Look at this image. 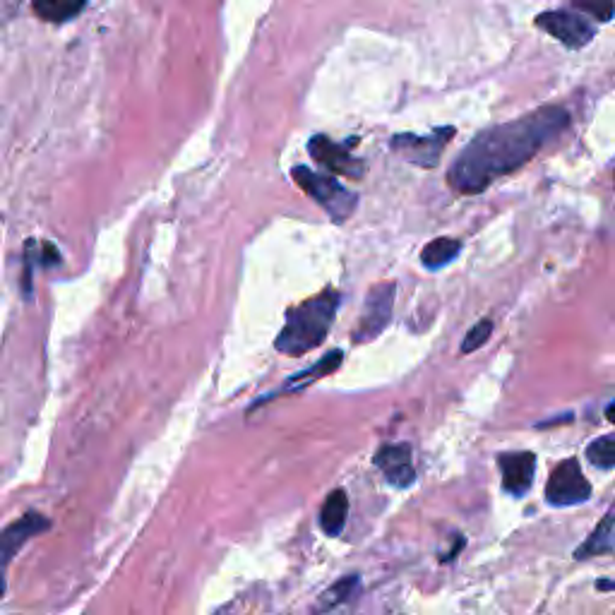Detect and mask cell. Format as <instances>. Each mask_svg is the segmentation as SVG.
I'll list each match as a JSON object with an SVG mask.
<instances>
[{"label": "cell", "instance_id": "obj_1", "mask_svg": "<svg viewBox=\"0 0 615 615\" xmlns=\"http://www.w3.org/2000/svg\"><path fill=\"white\" fill-rule=\"evenodd\" d=\"M567 125H570V113L565 109L543 106L529 116L479 133L450 166L447 173L450 185L464 195L483 193L498 176L527 164L534 154H539V149L563 133Z\"/></svg>", "mask_w": 615, "mask_h": 615}, {"label": "cell", "instance_id": "obj_2", "mask_svg": "<svg viewBox=\"0 0 615 615\" xmlns=\"http://www.w3.org/2000/svg\"><path fill=\"white\" fill-rule=\"evenodd\" d=\"M339 303H342L339 291L325 289L322 294L303 301L301 306L286 310V325L274 342L277 351L286 356H303L318 349L332 330Z\"/></svg>", "mask_w": 615, "mask_h": 615}, {"label": "cell", "instance_id": "obj_3", "mask_svg": "<svg viewBox=\"0 0 615 615\" xmlns=\"http://www.w3.org/2000/svg\"><path fill=\"white\" fill-rule=\"evenodd\" d=\"M294 181L301 185L303 193L313 197L322 210L330 214L334 224L346 222L356 212L358 197L351 190H346L330 173H315L306 166H296Z\"/></svg>", "mask_w": 615, "mask_h": 615}, {"label": "cell", "instance_id": "obj_4", "mask_svg": "<svg viewBox=\"0 0 615 615\" xmlns=\"http://www.w3.org/2000/svg\"><path fill=\"white\" fill-rule=\"evenodd\" d=\"M591 498V483L582 474L575 457L565 459L551 471L546 483V503L551 507H575Z\"/></svg>", "mask_w": 615, "mask_h": 615}, {"label": "cell", "instance_id": "obj_5", "mask_svg": "<svg viewBox=\"0 0 615 615\" xmlns=\"http://www.w3.org/2000/svg\"><path fill=\"white\" fill-rule=\"evenodd\" d=\"M51 529V519L39 515V512H27L17 522L8 524L0 531V599L5 594V575H8V567L15 560V555L20 553V548L25 546L29 539L44 534Z\"/></svg>", "mask_w": 615, "mask_h": 615}, {"label": "cell", "instance_id": "obj_6", "mask_svg": "<svg viewBox=\"0 0 615 615\" xmlns=\"http://www.w3.org/2000/svg\"><path fill=\"white\" fill-rule=\"evenodd\" d=\"M394 294H397V284L385 282L373 286L366 296V306H363L361 320L354 330V342H373L378 334L390 325L392 320V308H394Z\"/></svg>", "mask_w": 615, "mask_h": 615}, {"label": "cell", "instance_id": "obj_7", "mask_svg": "<svg viewBox=\"0 0 615 615\" xmlns=\"http://www.w3.org/2000/svg\"><path fill=\"white\" fill-rule=\"evenodd\" d=\"M452 135H455V128L435 130V133L428 137L402 133L392 137V149H397V152L402 154L404 159H409L411 164L433 169V166L440 161V154H443L445 145L452 140Z\"/></svg>", "mask_w": 615, "mask_h": 615}, {"label": "cell", "instance_id": "obj_8", "mask_svg": "<svg viewBox=\"0 0 615 615\" xmlns=\"http://www.w3.org/2000/svg\"><path fill=\"white\" fill-rule=\"evenodd\" d=\"M536 27L548 32L567 49H584L591 39H594V27L587 20L575 13H565V10H553V13H541L536 17Z\"/></svg>", "mask_w": 615, "mask_h": 615}, {"label": "cell", "instance_id": "obj_9", "mask_svg": "<svg viewBox=\"0 0 615 615\" xmlns=\"http://www.w3.org/2000/svg\"><path fill=\"white\" fill-rule=\"evenodd\" d=\"M373 464L382 471L385 481L390 483L392 488H404L414 486L416 481V471H414V455H411V445L409 443H394V445H382L378 452H375Z\"/></svg>", "mask_w": 615, "mask_h": 615}, {"label": "cell", "instance_id": "obj_10", "mask_svg": "<svg viewBox=\"0 0 615 615\" xmlns=\"http://www.w3.org/2000/svg\"><path fill=\"white\" fill-rule=\"evenodd\" d=\"M308 149L310 154H313V159L332 173L361 178L363 171H366V164H363V161L351 157L344 145H337V142H332L327 135H315L313 140L308 142Z\"/></svg>", "mask_w": 615, "mask_h": 615}, {"label": "cell", "instance_id": "obj_11", "mask_svg": "<svg viewBox=\"0 0 615 615\" xmlns=\"http://www.w3.org/2000/svg\"><path fill=\"white\" fill-rule=\"evenodd\" d=\"M500 474H503V488L515 498L529 493L531 483H534L536 471V455L534 452H503L498 457Z\"/></svg>", "mask_w": 615, "mask_h": 615}, {"label": "cell", "instance_id": "obj_12", "mask_svg": "<svg viewBox=\"0 0 615 615\" xmlns=\"http://www.w3.org/2000/svg\"><path fill=\"white\" fill-rule=\"evenodd\" d=\"M342 361H344V351L342 349H332L330 354L327 356H322L318 363H315L313 368H308V370H301V373H296V375H291L289 380L284 382L282 387H279V390H274L272 394H265V397L262 399H258V402L253 404V409L255 406H260V404H267V402H272V399H277V397H284V394H289V392H298V390H306L308 385H313V382H318V380H322L325 378V375H330V373H334V370H337L339 366H342Z\"/></svg>", "mask_w": 615, "mask_h": 615}, {"label": "cell", "instance_id": "obj_13", "mask_svg": "<svg viewBox=\"0 0 615 615\" xmlns=\"http://www.w3.org/2000/svg\"><path fill=\"white\" fill-rule=\"evenodd\" d=\"M346 515H349V495H346L344 488H337V491H332L327 495L325 503H322L320 529L334 539V536L342 534Z\"/></svg>", "mask_w": 615, "mask_h": 615}, {"label": "cell", "instance_id": "obj_14", "mask_svg": "<svg viewBox=\"0 0 615 615\" xmlns=\"http://www.w3.org/2000/svg\"><path fill=\"white\" fill-rule=\"evenodd\" d=\"M613 517H615L613 510H608L606 515H603L601 522L596 524V529L587 536V541H584L582 546H579L575 551L577 560H587V558H594V555H611L613 553V548H615Z\"/></svg>", "mask_w": 615, "mask_h": 615}, {"label": "cell", "instance_id": "obj_15", "mask_svg": "<svg viewBox=\"0 0 615 615\" xmlns=\"http://www.w3.org/2000/svg\"><path fill=\"white\" fill-rule=\"evenodd\" d=\"M462 253V243L457 238H435L421 250V262L426 270H443L450 265L452 260H457V255Z\"/></svg>", "mask_w": 615, "mask_h": 615}, {"label": "cell", "instance_id": "obj_16", "mask_svg": "<svg viewBox=\"0 0 615 615\" xmlns=\"http://www.w3.org/2000/svg\"><path fill=\"white\" fill-rule=\"evenodd\" d=\"M87 0H32L34 15L44 22H68L85 10Z\"/></svg>", "mask_w": 615, "mask_h": 615}, {"label": "cell", "instance_id": "obj_17", "mask_svg": "<svg viewBox=\"0 0 615 615\" xmlns=\"http://www.w3.org/2000/svg\"><path fill=\"white\" fill-rule=\"evenodd\" d=\"M358 584H361V579H358L356 575H351V577H344V579H339L337 584H334V587H330L325 591V594L320 596V601H318V608H315V615H322V613H327V611H332V608H337V606H342V603H346L351 599V596L356 594V589H358Z\"/></svg>", "mask_w": 615, "mask_h": 615}, {"label": "cell", "instance_id": "obj_18", "mask_svg": "<svg viewBox=\"0 0 615 615\" xmlns=\"http://www.w3.org/2000/svg\"><path fill=\"white\" fill-rule=\"evenodd\" d=\"M587 459L596 469L611 471L615 467V435H601L587 447Z\"/></svg>", "mask_w": 615, "mask_h": 615}, {"label": "cell", "instance_id": "obj_19", "mask_svg": "<svg viewBox=\"0 0 615 615\" xmlns=\"http://www.w3.org/2000/svg\"><path fill=\"white\" fill-rule=\"evenodd\" d=\"M491 334H493V322L491 320L476 322V325L467 332V337H464L462 349H459V351H462V356H469V354H474V351H479L481 346L486 344L488 339H491Z\"/></svg>", "mask_w": 615, "mask_h": 615}, {"label": "cell", "instance_id": "obj_20", "mask_svg": "<svg viewBox=\"0 0 615 615\" xmlns=\"http://www.w3.org/2000/svg\"><path fill=\"white\" fill-rule=\"evenodd\" d=\"M579 10L589 13L594 20L611 22L613 20V0H570Z\"/></svg>", "mask_w": 615, "mask_h": 615}, {"label": "cell", "instance_id": "obj_21", "mask_svg": "<svg viewBox=\"0 0 615 615\" xmlns=\"http://www.w3.org/2000/svg\"><path fill=\"white\" fill-rule=\"evenodd\" d=\"M596 587H599L601 591H613V579H599Z\"/></svg>", "mask_w": 615, "mask_h": 615}, {"label": "cell", "instance_id": "obj_22", "mask_svg": "<svg viewBox=\"0 0 615 615\" xmlns=\"http://www.w3.org/2000/svg\"><path fill=\"white\" fill-rule=\"evenodd\" d=\"M606 419H608V421H613V404H608V409H606Z\"/></svg>", "mask_w": 615, "mask_h": 615}]
</instances>
